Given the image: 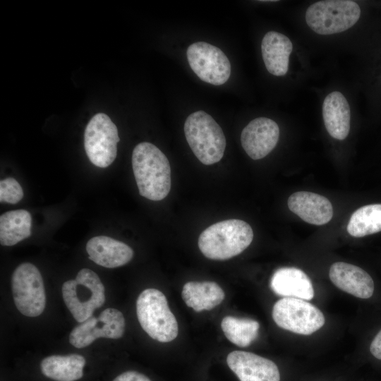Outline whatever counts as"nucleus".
Returning <instances> with one entry per match:
<instances>
[{"instance_id":"nucleus-1","label":"nucleus","mask_w":381,"mask_h":381,"mask_svg":"<svg viewBox=\"0 0 381 381\" xmlns=\"http://www.w3.org/2000/svg\"><path fill=\"white\" fill-rule=\"evenodd\" d=\"M132 166L139 193L153 201L167 196L171 189V167L165 155L155 145L143 142L133 150Z\"/></svg>"},{"instance_id":"nucleus-2","label":"nucleus","mask_w":381,"mask_h":381,"mask_svg":"<svg viewBox=\"0 0 381 381\" xmlns=\"http://www.w3.org/2000/svg\"><path fill=\"white\" fill-rule=\"evenodd\" d=\"M253 238V229L247 222L231 219L205 229L199 236L198 247L206 258L225 260L241 253Z\"/></svg>"},{"instance_id":"nucleus-3","label":"nucleus","mask_w":381,"mask_h":381,"mask_svg":"<svg viewBox=\"0 0 381 381\" xmlns=\"http://www.w3.org/2000/svg\"><path fill=\"white\" fill-rule=\"evenodd\" d=\"M136 313L143 329L153 339L170 342L178 335L177 320L171 311L166 296L159 290H143L136 301Z\"/></svg>"},{"instance_id":"nucleus-4","label":"nucleus","mask_w":381,"mask_h":381,"mask_svg":"<svg viewBox=\"0 0 381 381\" xmlns=\"http://www.w3.org/2000/svg\"><path fill=\"white\" fill-rule=\"evenodd\" d=\"M186 140L201 163L211 165L221 160L226 147L224 132L214 119L204 111L190 114L184 123Z\"/></svg>"},{"instance_id":"nucleus-5","label":"nucleus","mask_w":381,"mask_h":381,"mask_svg":"<svg viewBox=\"0 0 381 381\" xmlns=\"http://www.w3.org/2000/svg\"><path fill=\"white\" fill-rule=\"evenodd\" d=\"M64 303L74 319L81 323L105 302V289L99 276L88 268L79 270L75 278L61 287Z\"/></svg>"},{"instance_id":"nucleus-6","label":"nucleus","mask_w":381,"mask_h":381,"mask_svg":"<svg viewBox=\"0 0 381 381\" xmlns=\"http://www.w3.org/2000/svg\"><path fill=\"white\" fill-rule=\"evenodd\" d=\"M360 16V6L353 1L325 0L311 4L306 11L305 18L315 33L329 35L349 29Z\"/></svg>"},{"instance_id":"nucleus-7","label":"nucleus","mask_w":381,"mask_h":381,"mask_svg":"<svg viewBox=\"0 0 381 381\" xmlns=\"http://www.w3.org/2000/svg\"><path fill=\"white\" fill-rule=\"evenodd\" d=\"M11 289L14 304L25 316L40 315L46 306V293L42 274L30 262L19 265L11 277Z\"/></svg>"},{"instance_id":"nucleus-8","label":"nucleus","mask_w":381,"mask_h":381,"mask_svg":"<svg viewBox=\"0 0 381 381\" xmlns=\"http://www.w3.org/2000/svg\"><path fill=\"white\" fill-rule=\"evenodd\" d=\"M272 318L281 328L292 332L309 335L325 324L323 313L312 303L301 298L284 297L272 308Z\"/></svg>"},{"instance_id":"nucleus-9","label":"nucleus","mask_w":381,"mask_h":381,"mask_svg":"<svg viewBox=\"0 0 381 381\" xmlns=\"http://www.w3.org/2000/svg\"><path fill=\"white\" fill-rule=\"evenodd\" d=\"M119 140L118 129L110 118L104 113L95 114L84 133V147L88 159L98 167H109L116 159Z\"/></svg>"},{"instance_id":"nucleus-10","label":"nucleus","mask_w":381,"mask_h":381,"mask_svg":"<svg viewBox=\"0 0 381 381\" xmlns=\"http://www.w3.org/2000/svg\"><path fill=\"white\" fill-rule=\"evenodd\" d=\"M125 328L123 313L118 309L107 308L97 318L92 316L75 326L70 332L68 341L73 346L82 349L99 338L120 339Z\"/></svg>"},{"instance_id":"nucleus-11","label":"nucleus","mask_w":381,"mask_h":381,"mask_svg":"<svg viewBox=\"0 0 381 381\" xmlns=\"http://www.w3.org/2000/svg\"><path fill=\"white\" fill-rule=\"evenodd\" d=\"M186 56L190 67L202 81L220 85L229 78L231 64L219 48L198 42L188 47Z\"/></svg>"},{"instance_id":"nucleus-12","label":"nucleus","mask_w":381,"mask_h":381,"mask_svg":"<svg viewBox=\"0 0 381 381\" xmlns=\"http://www.w3.org/2000/svg\"><path fill=\"white\" fill-rule=\"evenodd\" d=\"M279 137V128L274 121L258 117L243 129L241 142L247 155L257 160L267 156L275 147Z\"/></svg>"},{"instance_id":"nucleus-13","label":"nucleus","mask_w":381,"mask_h":381,"mask_svg":"<svg viewBox=\"0 0 381 381\" xmlns=\"http://www.w3.org/2000/svg\"><path fill=\"white\" fill-rule=\"evenodd\" d=\"M226 363L240 381H280L277 365L253 353L234 351L228 354Z\"/></svg>"},{"instance_id":"nucleus-14","label":"nucleus","mask_w":381,"mask_h":381,"mask_svg":"<svg viewBox=\"0 0 381 381\" xmlns=\"http://www.w3.org/2000/svg\"><path fill=\"white\" fill-rule=\"evenodd\" d=\"M86 358L79 353L51 355L38 366L42 377L50 381H82L86 376Z\"/></svg>"},{"instance_id":"nucleus-15","label":"nucleus","mask_w":381,"mask_h":381,"mask_svg":"<svg viewBox=\"0 0 381 381\" xmlns=\"http://www.w3.org/2000/svg\"><path fill=\"white\" fill-rule=\"evenodd\" d=\"M329 276L337 287L357 298H368L373 294V279L358 266L344 262H334L330 267Z\"/></svg>"},{"instance_id":"nucleus-16","label":"nucleus","mask_w":381,"mask_h":381,"mask_svg":"<svg viewBox=\"0 0 381 381\" xmlns=\"http://www.w3.org/2000/svg\"><path fill=\"white\" fill-rule=\"evenodd\" d=\"M86 251L90 260L107 268L123 266L133 257V250L129 246L107 236L90 238L86 244Z\"/></svg>"},{"instance_id":"nucleus-17","label":"nucleus","mask_w":381,"mask_h":381,"mask_svg":"<svg viewBox=\"0 0 381 381\" xmlns=\"http://www.w3.org/2000/svg\"><path fill=\"white\" fill-rule=\"evenodd\" d=\"M289 210L303 221L314 225L328 223L333 216L330 201L325 197L308 191L291 195L287 202Z\"/></svg>"},{"instance_id":"nucleus-18","label":"nucleus","mask_w":381,"mask_h":381,"mask_svg":"<svg viewBox=\"0 0 381 381\" xmlns=\"http://www.w3.org/2000/svg\"><path fill=\"white\" fill-rule=\"evenodd\" d=\"M271 289L284 297H293L306 301L314 296V289L308 276L301 270L294 267L277 269L272 274Z\"/></svg>"},{"instance_id":"nucleus-19","label":"nucleus","mask_w":381,"mask_h":381,"mask_svg":"<svg viewBox=\"0 0 381 381\" xmlns=\"http://www.w3.org/2000/svg\"><path fill=\"white\" fill-rule=\"evenodd\" d=\"M292 49L293 44L288 37L276 31L267 32L262 40L261 52L268 72L276 76L284 75L289 69Z\"/></svg>"},{"instance_id":"nucleus-20","label":"nucleus","mask_w":381,"mask_h":381,"mask_svg":"<svg viewBox=\"0 0 381 381\" xmlns=\"http://www.w3.org/2000/svg\"><path fill=\"white\" fill-rule=\"evenodd\" d=\"M322 117L328 133L334 138L344 140L350 130V107L345 97L338 91L329 93L322 104Z\"/></svg>"},{"instance_id":"nucleus-21","label":"nucleus","mask_w":381,"mask_h":381,"mask_svg":"<svg viewBox=\"0 0 381 381\" xmlns=\"http://www.w3.org/2000/svg\"><path fill=\"white\" fill-rule=\"evenodd\" d=\"M181 296L187 306L201 312L210 310L220 304L225 294L214 282H188L183 286Z\"/></svg>"},{"instance_id":"nucleus-22","label":"nucleus","mask_w":381,"mask_h":381,"mask_svg":"<svg viewBox=\"0 0 381 381\" xmlns=\"http://www.w3.org/2000/svg\"><path fill=\"white\" fill-rule=\"evenodd\" d=\"M32 218L25 210L6 212L0 217V243L14 246L31 235Z\"/></svg>"},{"instance_id":"nucleus-23","label":"nucleus","mask_w":381,"mask_h":381,"mask_svg":"<svg viewBox=\"0 0 381 381\" xmlns=\"http://www.w3.org/2000/svg\"><path fill=\"white\" fill-rule=\"evenodd\" d=\"M348 233L356 238L381 231V204L363 206L351 216Z\"/></svg>"},{"instance_id":"nucleus-24","label":"nucleus","mask_w":381,"mask_h":381,"mask_svg":"<svg viewBox=\"0 0 381 381\" xmlns=\"http://www.w3.org/2000/svg\"><path fill=\"white\" fill-rule=\"evenodd\" d=\"M221 328L229 341L239 347H247L258 337L260 325L255 320L226 316Z\"/></svg>"},{"instance_id":"nucleus-25","label":"nucleus","mask_w":381,"mask_h":381,"mask_svg":"<svg viewBox=\"0 0 381 381\" xmlns=\"http://www.w3.org/2000/svg\"><path fill=\"white\" fill-rule=\"evenodd\" d=\"M23 197V189L19 183L13 178L0 181V201L11 204L18 202Z\"/></svg>"},{"instance_id":"nucleus-26","label":"nucleus","mask_w":381,"mask_h":381,"mask_svg":"<svg viewBox=\"0 0 381 381\" xmlns=\"http://www.w3.org/2000/svg\"><path fill=\"white\" fill-rule=\"evenodd\" d=\"M110 381H152L147 375L134 370H128L116 375Z\"/></svg>"},{"instance_id":"nucleus-27","label":"nucleus","mask_w":381,"mask_h":381,"mask_svg":"<svg viewBox=\"0 0 381 381\" xmlns=\"http://www.w3.org/2000/svg\"><path fill=\"white\" fill-rule=\"evenodd\" d=\"M370 351L373 356L381 360V330L373 340L370 346Z\"/></svg>"}]
</instances>
